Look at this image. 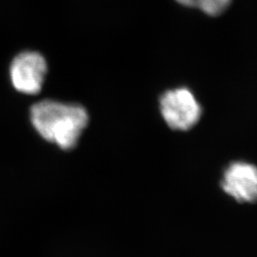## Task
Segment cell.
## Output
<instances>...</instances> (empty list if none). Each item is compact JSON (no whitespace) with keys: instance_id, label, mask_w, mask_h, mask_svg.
Masks as SVG:
<instances>
[{"instance_id":"1","label":"cell","mask_w":257,"mask_h":257,"mask_svg":"<svg viewBox=\"0 0 257 257\" xmlns=\"http://www.w3.org/2000/svg\"><path fill=\"white\" fill-rule=\"evenodd\" d=\"M31 121L37 133L47 141L63 150L77 144L89 122L87 110L77 104L43 100L31 109Z\"/></svg>"},{"instance_id":"2","label":"cell","mask_w":257,"mask_h":257,"mask_svg":"<svg viewBox=\"0 0 257 257\" xmlns=\"http://www.w3.org/2000/svg\"><path fill=\"white\" fill-rule=\"evenodd\" d=\"M160 112L168 127L187 132L193 128L202 116V107L187 88L164 92L159 99Z\"/></svg>"},{"instance_id":"4","label":"cell","mask_w":257,"mask_h":257,"mask_svg":"<svg viewBox=\"0 0 257 257\" xmlns=\"http://www.w3.org/2000/svg\"><path fill=\"white\" fill-rule=\"evenodd\" d=\"M220 186L236 202L256 203V166L245 161L231 162L224 171Z\"/></svg>"},{"instance_id":"3","label":"cell","mask_w":257,"mask_h":257,"mask_svg":"<svg viewBox=\"0 0 257 257\" xmlns=\"http://www.w3.org/2000/svg\"><path fill=\"white\" fill-rule=\"evenodd\" d=\"M46 74V60L36 52H24L17 55L10 68L13 86L17 91L26 94H37L41 91Z\"/></svg>"},{"instance_id":"5","label":"cell","mask_w":257,"mask_h":257,"mask_svg":"<svg viewBox=\"0 0 257 257\" xmlns=\"http://www.w3.org/2000/svg\"><path fill=\"white\" fill-rule=\"evenodd\" d=\"M180 4L188 7L201 10L210 16H217L226 9L230 0H176Z\"/></svg>"}]
</instances>
